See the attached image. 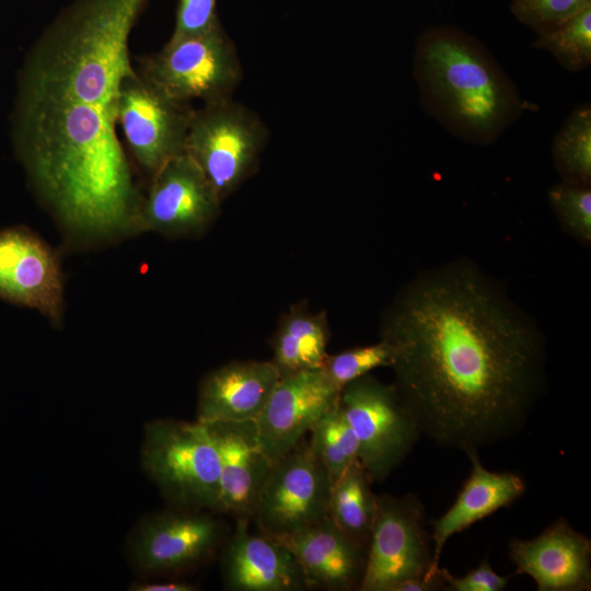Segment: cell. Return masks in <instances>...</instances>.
Instances as JSON below:
<instances>
[{"mask_svg": "<svg viewBox=\"0 0 591 591\" xmlns=\"http://www.w3.org/2000/svg\"><path fill=\"white\" fill-rule=\"evenodd\" d=\"M438 571L421 499L413 493L399 497L376 495L366 569L358 591H391L403 580L431 578Z\"/></svg>", "mask_w": 591, "mask_h": 591, "instance_id": "ba28073f", "label": "cell"}, {"mask_svg": "<svg viewBox=\"0 0 591 591\" xmlns=\"http://www.w3.org/2000/svg\"><path fill=\"white\" fill-rule=\"evenodd\" d=\"M213 514L171 507L143 517L128 541L134 568L149 576L171 575L207 560L229 533Z\"/></svg>", "mask_w": 591, "mask_h": 591, "instance_id": "30bf717a", "label": "cell"}, {"mask_svg": "<svg viewBox=\"0 0 591 591\" xmlns=\"http://www.w3.org/2000/svg\"><path fill=\"white\" fill-rule=\"evenodd\" d=\"M359 461L332 485L329 519L350 538L368 547L376 508V494Z\"/></svg>", "mask_w": 591, "mask_h": 591, "instance_id": "7402d4cb", "label": "cell"}, {"mask_svg": "<svg viewBox=\"0 0 591 591\" xmlns=\"http://www.w3.org/2000/svg\"><path fill=\"white\" fill-rule=\"evenodd\" d=\"M563 181L591 185V107L583 103L567 117L552 144Z\"/></svg>", "mask_w": 591, "mask_h": 591, "instance_id": "603a6c76", "label": "cell"}, {"mask_svg": "<svg viewBox=\"0 0 591 591\" xmlns=\"http://www.w3.org/2000/svg\"><path fill=\"white\" fill-rule=\"evenodd\" d=\"M551 208L579 242L591 241V185L561 181L548 190Z\"/></svg>", "mask_w": 591, "mask_h": 591, "instance_id": "4316f807", "label": "cell"}, {"mask_svg": "<svg viewBox=\"0 0 591 591\" xmlns=\"http://www.w3.org/2000/svg\"><path fill=\"white\" fill-rule=\"evenodd\" d=\"M591 7V0H511V12L537 34Z\"/></svg>", "mask_w": 591, "mask_h": 591, "instance_id": "83f0119b", "label": "cell"}, {"mask_svg": "<svg viewBox=\"0 0 591 591\" xmlns=\"http://www.w3.org/2000/svg\"><path fill=\"white\" fill-rule=\"evenodd\" d=\"M339 408L358 441V461L372 483L384 482L421 438L394 384L370 373L346 384Z\"/></svg>", "mask_w": 591, "mask_h": 591, "instance_id": "52a82bcc", "label": "cell"}, {"mask_svg": "<svg viewBox=\"0 0 591 591\" xmlns=\"http://www.w3.org/2000/svg\"><path fill=\"white\" fill-rule=\"evenodd\" d=\"M508 556L513 575H525L537 591L591 590V540L565 518L556 519L534 538L514 537Z\"/></svg>", "mask_w": 591, "mask_h": 591, "instance_id": "9a60e30c", "label": "cell"}, {"mask_svg": "<svg viewBox=\"0 0 591 591\" xmlns=\"http://www.w3.org/2000/svg\"><path fill=\"white\" fill-rule=\"evenodd\" d=\"M221 202L198 165L186 153L178 154L149 179L140 206V232L197 239L215 222Z\"/></svg>", "mask_w": 591, "mask_h": 591, "instance_id": "7c38bea8", "label": "cell"}, {"mask_svg": "<svg viewBox=\"0 0 591 591\" xmlns=\"http://www.w3.org/2000/svg\"><path fill=\"white\" fill-rule=\"evenodd\" d=\"M268 136L253 109L233 97L223 99L194 108L184 153L223 201L254 174Z\"/></svg>", "mask_w": 591, "mask_h": 591, "instance_id": "5b68a950", "label": "cell"}, {"mask_svg": "<svg viewBox=\"0 0 591 591\" xmlns=\"http://www.w3.org/2000/svg\"><path fill=\"white\" fill-rule=\"evenodd\" d=\"M278 541L299 561L308 589L359 590L366 569L367 547L345 534L329 517Z\"/></svg>", "mask_w": 591, "mask_h": 591, "instance_id": "ac0fdd59", "label": "cell"}, {"mask_svg": "<svg viewBox=\"0 0 591 591\" xmlns=\"http://www.w3.org/2000/svg\"><path fill=\"white\" fill-rule=\"evenodd\" d=\"M140 461L171 507L219 513V455L205 424L171 418L147 422Z\"/></svg>", "mask_w": 591, "mask_h": 591, "instance_id": "277c9868", "label": "cell"}, {"mask_svg": "<svg viewBox=\"0 0 591 591\" xmlns=\"http://www.w3.org/2000/svg\"><path fill=\"white\" fill-rule=\"evenodd\" d=\"M0 300L63 323L65 283L59 252L26 225L0 229Z\"/></svg>", "mask_w": 591, "mask_h": 591, "instance_id": "4fadbf2b", "label": "cell"}, {"mask_svg": "<svg viewBox=\"0 0 591 591\" xmlns=\"http://www.w3.org/2000/svg\"><path fill=\"white\" fill-rule=\"evenodd\" d=\"M220 464L219 513L252 520L273 463L260 448L254 420L205 424Z\"/></svg>", "mask_w": 591, "mask_h": 591, "instance_id": "e0dca14e", "label": "cell"}, {"mask_svg": "<svg viewBox=\"0 0 591 591\" xmlns=\"http://www.w3.org/2000/svg\"><path fill=\"white\" fill-rule=\"evenodd\" d=\"M329 327L324 313L299 303L281 318L271 338L273 359L280 376L318 369L327 357Z\"/></svg>", "mask_w": 591, "mask_h": 591, "instance_id": "44dd1931", "label": "cell"}, {"mask_svg": "<svg viewBox=\"0 0 591 591\" xmlns=\"http://www.w3.org/2000/svg\"><path fill=\"white\" fill-rule=\"evenodd\" d=\"M194 107L144 80L135 69L120 88L117 124L127 150L148 181L172 158L184 153Z\"/></svg>", "mask_w": 591, "mask_h": 591, "instance_id": "8fae6325", "label": "cell"}, {"mask_svg": "<svg viewBox=\"0 0 591 591\" xmlns=\"http://www.w3.org/2000/svg\"><path fill=\"white\" fill-rule=\"evenodd\" d=\"M413 71L427 115L473 144L496 141L525 108L486 47L451 26L432 27L417 38Z\"/></svg>", "mask_w": 591, "mask_h": 591, "instance_id": "3957f363", "label": "cell"}, {"mask_svg": "<svg viewBox=\"0 0 591 591\" xmlns=\"http://www.w3.org/2000/svg\"><path fill=\"white\" fill-rule=\"evenodd\" d=\"M448 591H502L507 588L511 576L498 575L487 558L466 575L457 577L448 569L440 568Z\"/></svg>", "mask_w": 591, "mask_h": 591, "instance_id": "f546056e", "label": "cell"}, {"mask_svg": "<svg viewBox=\"0 0 591 591\" xmlns=\"http://www.w3.org/2000/svg\"><path fill=\"white\" fill-rule=\"evenodd\" d=\"M149 0H74L31 47L11 116L14 154L71 250L141 234L143 192L117 132L129 36Z\"/></svg>", "mask_w": 591, "mask_h": 591, "instance_id": "6da1fadb", "label": "cell"}, {"mask_svg": "<svg viewBox=\"0 0 591 591\" xmlns=\"http://www.w3.org/2000/svg\"><path fill=\"white\" fill-rule=\"evenodd\" d=\"M132 591H196L197 586L185 581H138L130 584Z\"/></svg>", "mask_w": 591, "mask_h": 591, "instance_id": "4dcf8cb0", "label": "cell"}, {"mask_svg": "<svg viewBox=\"0 0 591 591\" xmlns=\"http://www.w3.org/2000/svg\"><path fill=\"white\" fill-rule=\"evenodd\" d=\"M280 379L269 361H232L207 373L199 383L197 421L255 420Z\"/></svg>", "mask_w": 591, "mask_h": 591, "instance_id": "d6986e66", "label": "cell"}, {"mask_svg": "<svg viewBox=\"0 0 591 591\" xmlns=\"http://www.w3.org/2000/svg\"><path fill=\"white\" fill-rule=\"evenodd\" d=\"M339 393L322 368L280 376L254 420L260 448L273 464L309 436Z\"/></svg>", "mask_w": 591, "mask_h": 591, "instance_id": "5bb4252c", "label": "cell"}, {"mask_svg": "<svg viewBox=\"0 0 591 591\" xmlns=\"http://www.w3.org/2000/svg\"><path fill=\"white\" fill-rule=\"evenodd\" d=\"M247 519L234 520V528L221 545L223 586L232 591L309 590L302 568L281 542L253 534Z\"/></svg>", "mask_w": 591, "mask_h": 591, "instance_id": "2e32d148", "label": "cell"}, {"mask_svg": "<svg viewBox=\"0 0 591 591\" xmlns=\"http://www.w3.org/2000/svg\"><path fill=\"white\" fill-rule=\"evenodd\" d=\"M394 386L421 437L464 453L519 434L543 394L545 341L471 263L417 277L385 313Z\"/></svg>", "mask_w": 591, "mask_h": 591, "instance_id": "7a4b0ae2", "label": "cell"}, {"mask_svg": "<svg viewBox=\"0 0 591 591\" xmlns=\"http://www.w3.org/2000/svg\"><path fill=\"white\" fill-rule=\"evenodd\" d=\"M217 0H179L172 37L195 35L219 22Z\"/></svg>", "mask_w": 591, "mask_h": 591, "instance_id": "f1b7e54d", "label": "cell"}, {"mask_svg": "<svg viewBox=\"0 0 591 591\" xmlns=\"http://www.w3.org/2000/svg\"><path fill=\"white\" fill-rule=\"evenodd\" d=\"M393 350L384 340L327 355L321 367L329 381L341 390L346 384L381 367H391Z\"/></svg>", "mask_w": 591, "mask_h": 591, "instance_id": "484cf974", "label": "cell"}, {"mask_svg": "<svg viewBox=\"0 0 591 591\" xmlns=\"http://www.w3.org/2000/svg\"><path fill=\"white\" fill-rule=\"evenodd\" d=\"M137 72L170 97L202 104L232 97L243 78L233 40L220 21L206 32L178 37L138 59Z\"/></svg>", "mask_w": 591, "mask_h": 591, "instance_id": "8992f818", "label": "cell"}, {"mask_svg": "<svg viewBox=\"0 0 591 591\" xmlns=\"http://www.w3.org/2000/svg\"><path fill=\"white\" fill-rule=\"evenodd\" d=\"M309 442L335 482L358 461V441L343 415L338 401L314 425Z\"/></svg>", "mask_w": 591, "mask_h": 591, "instance_id": "cb8c5ba5", "label": "cell"}, {"mask_svg": "<svg viewBox=\"0 0 591 591\" xmlns=\"http://www.w3.org/2000/svg\"><path fill=\"white\" fill-rule=\"evenodd\" d=\"M332 478L308 439L273 464L253 520L259 533L281 540L328 518Z\"/></svg>", "mask_w": 591, "mask_h": 591, "instance_id": "9c48e42d", "label": "cell"}, {"mask_svg": "<svg viewBox=\"0 0 591 591\" xmlns=\"http://www.w3.org/2000/svg\"><path fill=\"white\" fill-rule=\"evenodd\" d=\"M465 454L471 462L470 476L452 506L431 523L436 569L440 568L442 551L453 535L496 511L512 506L526 491V483L521 475L487 470L477 450Z\"/></svg>", "mask_w": 591, "mask_h": 591, "instance_id": "ffe728a7", "label": "cell"}, {"mask_svg": "<svg viewBox=\"0 0 591 591\" xmlns=\"http://www.w3.org/2000/svg\"><path fill=\"white\" fill-rule=\"evenodd\" d=\"M532 46L548 51L568 71L588 68L591 63V7L540 33Z\"/></svg>", "mask_w": 591, "mask_h": 591, "instance_id": "d4e9b609", "label": "cell"}]
</instances>
